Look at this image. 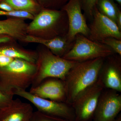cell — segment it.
Masks as SVG:
<instances>
[{"instance_id":"cell-13","label":"cell","mask_w":121,"mask_h":121,"mask_svg":"<svg viewBox=\"0 0 121 121\" xmlns=\"http://www.w3.org/2000/svg\"><path fill=\"white\" fill-rule=\"evenodd\" d=\"M101 81L103 86L117 92L121 91V61L111 59L101 70Z\"/></svg>"},{"instance_id":"cell-22","label":"cell","mask_w":121,"mask_h":121,"mask_svg":"<svg viewBox=\"0 0 121 121\" xmlns=\"http://www.w3.org/2000/svg\"><path fill=\"white\" fill-rule=\"evenodd\" d=\"M101 43L104 44L110 48L114 52L121 56V39L109 37L102 41Z\"/></svg>"},{"instance_id":"cell-16","label":"cell","mask_w":121,"mask_h":121,"mask_svg":"<svg viewBox=\"0 0 121 121\" xmlns=\"http://www.w3.org/2000/svg\"><path fill=\"white\" fill-rule=\"evenodd\" d=\"M0 54L13 59H20L36 64V51L26 50L17 45L16 41L0 44Z\"/></svg>"},{"instance_id":"cell-26","label":"cell","mask_w":121,"mask_h":121,"mask_svg":"<svg viewBox=\"0 0 121 121\" xmlns=\"http://www.w3.org/2000/svg\"><path fill=\"white\" fill-rule=\"evenodd\" d=\"M14 41L16 40L9 36L4 35H0V44Z\"/></svg>"},{"instance_id":"cell-15","label":"cell","mask_w":121,"mask_h":121,"mask_svg":"<svg viewBox=\"0 0 121 121\" xmlns=\"http://www.w3.org/2000/svg\"><path fill=\"white\" fill-rule=\"evenodd\" d=\"M28 25L24 19L9 17L0 20V35H8L15 40L23 42L27 35Z\"/></svg>"},{"instance_id":"cell-25","label":"cell","mask_w":121,"mask_h":121,"mask_svg":"<svg viewBox=\"0 0 121 121\" xmlns=\"http://www.w3.org/2000/svg\"><path fill=\"white\" fill-rule=\"evenodd\" d=\"M13 59L0 54V68L4 67L8 65L12 61Z\"/></svg>"},{"instance_id":"cell-6","label":"cell","mask_w":121,"mask_h":121,"mask_svg":"<svg viewBox=\"0 0 121 121\" xmlns=\"http://www.w3.org/2000/svg\"><path fill=\"white\" fill-rule=\"evenodd\" d=\"M14 95L25 99L37 108V111L51 117L68 121L75 118L74 113L65 103L39 97L24 90L16 91Z\"/></svg>"},{"instance_id":"cell-12","label":"cell","mask_w":121,"mask_h":121,"mask_svg":"<svg viewBox=\"0 0 121 121\" xmlns=\"http://www.w3.org/2000/svg\"><path fill=\"white\" fill-rule=\"evenodd\" d=\"M34 112L29 103L19 99H13L0 111V121H31Z\"/></svg>"},{"instance_id":"cell-2","label":"cell","mask_w":121,"mask_h":121,"mask_svg":"<svg viewBox=\"0 0 121 121\" xmlns=\"http://www.w3.org/2000/svg\"><path fill=\"white\" fill-rule=\"evenodd\" d=\"M68 29L65 11L43 8L28 24L27 35L44 39L65 36Z\"/></svg>"},{"instance_id":"cell-11","label":"cell","mask_w":121,"mask_h":121,"mask_svg":"<svg viewBox=\"0 0 121 121\" xmlns=\"http://www.w3.org/2000/svg\"><path fill=\"white\" fill-rule=\"evenodd\" d=\"M29 91L39 97L56 102H62L66 98L64 82L55 78L45 79L37 86L31 87Z\"/></svg>"},{"instance_id":"cell-24","label":"cell","mask_w":121,"mask_h":121,"mask_svg":"<svg viewBox=\"0 0 121 121\" xmlns=\"http://www.w3.org/2000/svg\"><path fill=\"white\" fill-rule=\"evenodd\" d=\"M13 97L5 94L0 91V111L9 105Z\"/></svg>"},{"instance_id":"cell-28","label":"cell","mask_w":121,"mask_h":121,"mask_svg":"<svg viewBox=\"0 0 121 121\" xmlns=\"http://www.w3.org/2000/svg\"><path fill=\"white\" fill-rule=\"evenodd\" d=\"M116 23L119 29L121 30V12L119 11L117 15Z\"/></svg>"},{"instance_id":"cell-31","label":"cell","mask_w":121,"mask_h":121,"mask_svg":"<svg viewBox=\"0 0 121 121\" xmlns=\"http://www.w3.org/2000/svg\"></svg>"},{"instance_id":"cell-18","label":"cell","mask_w":121,"mask_h":121,"mask_svg":"<svg viewBox=\"0 0 121 121\" xmlns=\"http://www.w3.org/2000/svg\"><path fill=\"white\" fill-rule=\"evenodd\" d=\"M96 7L101 14L116 23L120 9L113 0H97Z\"/></svg>"},{"instance_id":"cell-3","label":"cell","mask_w":121,"mask_h":121,"mask_svg":"<svg viewBox=\"0 0 121 121\" xmlns=\"http://www.w3.org/2000/svg\"><path fill=\"white\" fill-rule=\"evenodd\" d=\"M36 71V64L14 59L0 68V91L13 97L16 91L24 90L31 86Z\"/></svg>"},{"instance_id":"cell-4","label":"cell","mask_w":121,"mask_h":121,"mask_svg":"<svg viewBox=\"0 0 121 121\" xmlns=\"http://www.w3.org/2000/svg\"><path fill=\"white\" fill-rule=\"evenodd\" d=\"M36 51V71L31 87L37 86L49 78L59 79L64 82L70 70L78 62L57 56L41 44Z\"/></svg>"},{"instance_id":"cell-7","label":"cell","mask_w":121,"mask_h":121,"mask_svg":"<svg viewBox=\"0 0 121 121\" xmlns=\"http://www.w3.org/2000/svg\"><path fill=\"white\" fill-rule=\"evenodd\" d=\"M103 86L100 80L78 97L72 105L76 121H87L94 115Z\"/></svg>"},{"instance_id":"cell-17","label":"cell","mask_w":121,"mask_h":121,"mask_svg":"<svg viewBox=\"0 0 121 121\" xmlns=\"http://www.w3.org/2000/svg\"><path fill=\"white\" fill-rule=\"evenodd\" d=\"M8 4L15 10L27 12L35 16L43 8L36 0H0Z\"/></svg>"},{"instance_id":"cell-21","label":"cell","mask_w":121,"mask_h":121,"mask_svg":"<svg viewBox=\"0 0 121 121\" xmlns=\"http://www.w3.org/2000/svg\"><path fill=\"white\" fill-rule=\"evenodd\" d=\"M82 9L84 14L90 19H92L94 9L97 0H80Z\"/></svg>"},{"instance_id":"cell-14","label":"cell","mask_w":121,"mask_h":121,"mask_svg":"<svg viewBox=\"0 0 121 121\" xmlns=\"http://www.w3.org/2000/svg\"><path fill=\"white\" fill-rule=\"evenodd\" d=\"M23 42L39 43L43 45L52 54L62 57L70 50L74 43H70L65 36H60L51 39H40L27 35Z\"/></svg>"},{"instance_id":"cell-27","label":"cell","mask_w":121,"mask_h":121,"mask_svg":"<svg viewBox=\"0 0 121 121\" xmlns=\"http://www.w3.org/2000/svg\"><path fill=\"white\" fill-rule=\"evenodd\" d=\"M0 9L2 11L7 12H10L15 10L8 4L1 1H0Z\"/></svg>"},{"instance_id":"cell-19","label":"cell","mask_w":121,"mask_h":121,"mask_svg":"<svg viewBox=\"0 0 121 121\" xmlns=\"http://www.w3.org/2000/svg\"><path fill=\"white\" fill-rule=\"evenodd\" d=\"M69 0H40V4L43 8L59 10L63 7Z\"/></svg>"},{"instance_id":"cell-30","label":"cell","mask_w":121,"mask_h":121,"mask_svg":"<svg viewBox=\"0 0 121 121\" xmlns=\"http://www.w3.org/2000/svg\"><path fill=\"white\" fill-rule=\"evenodd\" d=\"M113 0L115 1L116 2H117V3H118L120 5H121V0Z\"/></svg>"},{"instance_id":"cell-10","label":"cell","mask_w":121,"mask_h":121,"mask_svg":"<svg viewBox=\"0 0 121 121\" xmlns=\"http://www.w3.org/2000/svg\"><path fill=\"white\" fill-rule=\"evenodd\" d=\"M117 92L112 90L101 94L94 114V121H114L116 119L121 110V95Z\"/></svg>"},{"instance_id":"cell-9","label":"cell","mask_w":121,"mask_h":121,"mask_svg":"<svg viewBox=\"0 0 121 121\" xmlns=\"http://www.w3.org/2000/svg\"><path fill=\"white\" fill-rule=\"evenodd\" d=\"M93 22L89 26L90 31L88 39L101 43L109 37L121 39V30L117 24L100 13L96 6L93 11Z\"/></svg>"},{"instance_id":"cell-8","label":"cell","mask_w":121,"mask_h":121,"mask_svg":"<svg viewBox=\"0 0 121 121\" xmlns=\"http://www.w3.org/2000/svg\"><path fill=\"white\" fill-rule=\"evenodd\" d=\"M61 9L65 11L68 20V31L65 35L68 41L73 43L78 34L88 37L90 30L82 13L80 0H69Z\"/></svg>"},{"instance_id":"cell-1","label":"cell","mask_w":121,"mask_h":121,"mask_svg":"<svg viewBox=\"0 0 121 121\" xmlns=\"http://www.w3.org/2000/svg\"><path fill=\"white\" fill-rule=\"evenodd\" d=\"M104 58L78 62L70 70L65 80L66 99L72 104L84 91L99 80Z\"/></svg>"},{"instance_id":"cell-23","label":"cell","mask_w":121,"mask_h":121,"mask_svg":"<svg viewBox=\"0 0 121 121\" xmlns=\"http://www.w3.org/2000/svg\"><path fill=\"white\" fill-rule=\"evenodd\" d=\"M31 121H68L44 114L38 111H35Z\"/></svg>"},{"instance_id":"cell-29","label":"cell","mask_w":121,"mask_h":121,"mask_svg":"<svg viewBox=\"0 0 121 121\" xmlns=\"http://www.w3.org/2000/svg\"><path fill=\"white\" fill-rule=\"evenodd\" d=\"M114 121H121V116L118 117L117 119H115Z\"/></svg>"},{"instance_id":"cell-5","label":"cell","mask_w":121,"mask_h":121,"mask_svg":"<svg viewBox=\"0 0 121 121\" xmlns=\"http://www.w3.org/2000/svg\"><path fill=\"white\" fill-rule=\"evenodd\" d=\"M113 50L107 45L91 40L81 34L76 36L73 45L62 58L71 61L81 62L111 56Z\"/></svg>"},{"instance_id":"cell-20","label":"cell","mask_w":121,"mask_h":121,"mask_svg":"<svg viewBox=\"0 0 121 121\" xmlns=\"http://www.w3.org/2000/svg\"><path fill=\"white\" fill-rule=\"evenodd\" d=\"M0 16H7L9 17L22 18L25 20H32L35 17L33 15L27 12L16 10L10 12L0 10Z\"/></svg>"}]
</instances>
